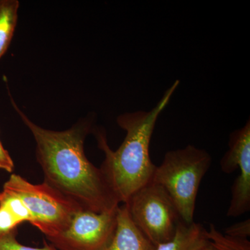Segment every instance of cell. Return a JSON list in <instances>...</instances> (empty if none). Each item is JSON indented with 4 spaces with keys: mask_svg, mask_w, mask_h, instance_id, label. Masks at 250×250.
I'll use <instances>...</instances> for the list:
<instances>
[{
    "mask_svg": "<svg viewBox=\"0 0 250 250\" xmlns=\"http://www.w3.org/2000/svg\"><path fill=\"white\" fill-rule=\"evenodd\" d=\"M12 104L36 141V156L45 181L55 190L96 213L120 205L100 167L87 158L84 142L91 131L89 121H79L64 131L44 129L33 123L14 100Z\"/></svg>",
    "mask_w": 250,
    "mask_h": 250,
    "instance_id": "cell-1",
    "label": "cell"
},
{
    "mask_svg": "<svg viewBox=\"0 0 250 250\" xmlns=\"http://www.w3.org/2000/svg\"><path fill=\"white\" fill-rule=\"evenodd\" d=\"M179 83L176 81L150 111L125 113L118 117L117 123L126 131V136L116 151L108 146L106 134L101 130L95 131L98 147L105 155L100 169L120 205L126 204L135 192L152 182L156 166L149 155L151 139L158 118Z\"/></svg>",
    "mask_w": 250,
    "mask_h": 250,
    "instance_id": "cell-2",
    "label": "cell"
},
{
    "mask_svg": "<svg viewBox=\"0 0 250 250\" xmlns=\"http://www.w3.org/2000/svg\"><path fill=\"white\" fill-rule=\"evenodd\" d=\"M211 161L205 149L188 145L167 152L161 165L156 166L152 182L169 194L185 223L194 222L199 188Z\"/></svg>",
    "mask_w": 250,
    "mask_h": 250,
    "instance_id": "cell-3",
    "label": "cell"
},
{
    "mask_svg": "<svg viewBox=\"0 0 250 250\" xmlns=\"http://www.w3.org/2000/svg\"><path fill=\"white\" fill-rule=\"evenodd\" d=\"M3 187L21 199L30 213V224L47 238L63 231L75 213L82 208L76 202L45 182L33 184L18 174H11Z\"/></svg>",
    "mask_w": 250,
    "mask_h": 250,
    "instance_id": "cell-4",
    "label": "cell"
},
{
    "mask_svg": "<svg viewBox=\"0 0 250 250\" xmlns=\"http://www.w3.org/2000/svg\"><path fill=\"white\" fill-rule=\"evenodd\" d=\"M126 204L135 225L154 246L173 238L181 218L172 198L161 186L150 182Z\"/></svg>",
    "mask_w": 250,
    "mask_h": 250,
    "instance_id": "cell-5",
    "label": "cell"
},
{
    "mask_svg": "<svg viewBox=\"0 0 250 250\" xmlns=\"http://www.w3.org/2000/svg\"><path fill=\"white\" fill-rule=\"evenodd\" d=\"M117 208L103 213L81 208L63 231L47 239L57 250H106L116 231Z\"/></svg>",
    "mask_w": 250,
    "mask_h": 250,
    "instance_id": "cell-6",
    "label": "cell"
},
{
    "mask_svg": "<svg viewBox=\"0 0 250 250\" xmlns=\"http://www.w3.org/2000/svg\"><path fill=\"white\" fill-rule=\"evenodd\" d=\"M229 149L220 161V167L226 174L239 169L240 174L233 182L231 200L227 216L236 217L250 210V121L230 134Z\"/></svg>",
    "mask_w": 250,
    "mask_h": 250,
    "instance_id": "cell-7",
    "label": "cell"
},
{
    "mask_svg": "<svg viewBox=\"0 0 250 250\" xmlns=\"http://www.w3.org/2000/svg\"><path fill=\"white\" fill-rule=\"evenodd\" d=\"M106 250H156V246L131 220L126 204L117 208L116 231Z\"/></svg>",
    "mask_w": 250,
    "mask_h": 250,
    "instance_id": "cell-8",
    "label": "cell"
},
{
    "mask_svg": "<svg viewBox=\"0 0 250 250\" xmlns=\"http://www.w3.org/2000/svg\"><path fill=\"white\" fill-rule=\"evenodd\" d=\"M24 222H31L27 207L15 192L3 187L0 192V235L17 230Z\"/></svg>",
    "mask_w": 250,
    "mask_h": 250,
    "instance_id": "cell-9",
    "label": "cell"
},
{
    "mask_svg": "<svg viewBox=\"0 0 250 250\" xmlns=\"http://www.w3.org/2000/svg\"><path fill=\"white\" fill-rule=\"evenodd\" d=\"M209 244L207 229L195 222H179L173 238L156 246V250H200Z\"/></svg>",
    "mask_w": 250,
    "mask_h": 250,
    "instance_id": "cell-10",
    "label": "cell"
},
{
    "mask_svg": "<svg viewBox=\"0 0 250 250\" xmlns=\"http://www.w3.org/2000/svg\"><path fill=\"white\" fill-rule=\"evenodd\" d=\"M20 2L0 0V59L9 48L17 26Z\"/></svg>",
    "mask_w": 250,
    "mask_h": 250,
    "instance_id": "cell-11",
    "label": "cell"
},
{
    "mask_svg": "<svg viewBox=\"0 0 250 250\" xmlns=\"http://www.w3.org/2000/svg\"><path fill=\"white\" fill-rule=\"evenodd\" d=\"M207 236L215 250H250L249 240L229 236L219 231L213 225L207 229Z\"/></svg>",
    "mask_w": 250,
    "mask_h": 250,
    "instance_id": "cell-12",
    "label": "cell"
},
{
    "mask_svg": "<svg viewBox=\"0 0 250 250\" xmlns=\"http://www.w3.org/2000/svg\"><path fill=\"white\" fill-rule=\"evenodd\" d=\"M17 234L18 230H15L6 234L0 235V250H57L53 245L48 244L45 241L42 248L24 246L18 241Z\"/></svg>",
    "mask_w": 250,
    "mask_h": 250,
    "instance_id": "cell-13",
    "label": "cell"
},
{
    "mask_svg": "<svg viewBox=\"0 0 250 250\" xmlns=\"http://www.w3.org/2000/svg\"><path fill=\"white\" fill-rule=\"evenodd\" d=\"M224 233L233 238L248 239L250 236V218L230 225L225 229Z\"/></svg>",
    "mask_w": 250,
    "mask_h": 250,
    "instance_id": "cell-14",
    "label": "cell"
},
{
    "mask_svg": "<svg viewBox=\"0 0 250 250\" xmlns=\"http://www.w3.org/2000/svg\"><path fill=\"white\" fill-rule=\"evenodd\" d=\"M0 170L13 172L14 170V163L9 152L3 146L0 141Z\"/></svg>",
    "mask_w": 250,
    "mask_h": 250,
    "instance_id": "cell-15",
    "label": "cell"
},
{
    "mask_svg": "<svg viewBox=\"0 0 250 250\" xmlns=\"http://www.w3.org/2000/svg\"><path fill=\"white\" fill-rule=\"evenodd\" d=\"M200 250H215V249L211 246V245H210L209 242V244H208V246L205 247V248H202V249Z\"/></svg>",
    "mask_w": 250,
    "mask_h": 250,
    "instance_id": "cell-16",
    "label": "cell"
}]
</instances>
